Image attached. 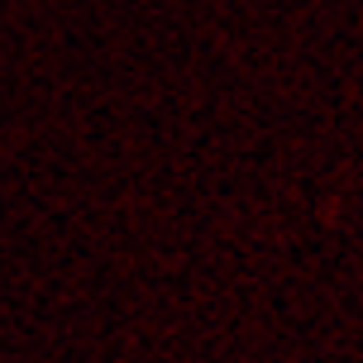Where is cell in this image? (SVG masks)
I'll return each mask as SVG.
<instances>
[]
</instances>
